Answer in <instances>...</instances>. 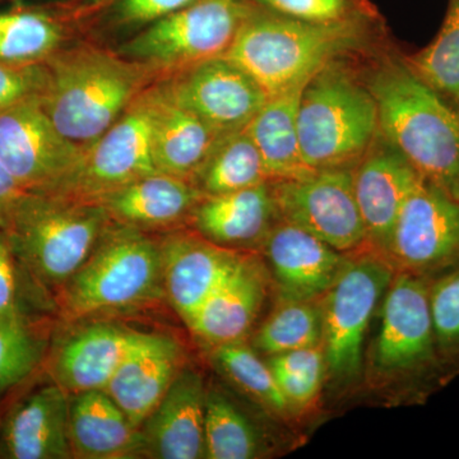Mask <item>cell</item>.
Wrapping results in <instances>:
<instances>
[{
  "instance_id": "obj_17",
  "label": "cell",
  "mask_w": 459,
  "mask_h": 459,
  "mask_svg": "<svg viewBox=\"0 0 459 459\" xmlns=\"http://www.w3.org/2000/svg\"><path fill=\"white\" fill-rule=\"evenodd\" d=\"M262 247L281 299H322L336 282L350 255L282 220L271 229Z\"/></svg>"
},
{
  "instance_id": "obj_39",
  "label": "cell",
  "mask_w": 459,
  "mask_h": 459,
  "mask_svg": "<svg viewBox=\"0 0 459 459\" xmlns=\"http://www.w3.org/2000/svg\"><path fill=\"white\" fill-rule=\"evenodd\" d=\"M268 365L273 373L294 374L319 385L327 369L323 344L271 356Z\"/></svg>"
},
{
  "instance_id": "obj_37",
  "label": "cell",
  "mask_w": 459,
  "mask_h": 459,
  "mask_svg": "<svg viewBox=\"0 0 459 459\" xmlns=\"http://www.w3.org/2000/svg\"><path fill=\"white\" fill-rule=\"evenodd\" d=\"M47 84V65H12L0 60V111L44 95Z\"/></svg>"
},
{
  "instance_id": "obj_24",
  "label": "cell",
  "mask_w": 459,
  "mask_h": 459,
  "mask_svg": "<svg viewBox=\"0 0 459 459\" xmlns=\"http://www.w3.org/2000/svg\"><path fill=\"white\" fill-rule=\"evenodd\" d=\"M204 197L192 181L157 171L102 195L96 204L111 221L147 231L190 219Z\"/></svg>"
},
{
  "instance_id": "obj_9",
  "label": "cell",
  "mask_w": 459,
  "mask_h": 459,
  "mask_svg": "<svg viewBox=\"0 0 459 459\" xmlns=\"http://www.w3.org/2000/svg\"><path fill=\"white\" fill-rule=\"evenodd\" d=\"M84 151L57 131L41 96L0 111V162L30 195H59Z\"/></svg>"
},
{
  "instance_id": "obj_15",
  "label": "cell",
  "mask_w": 459,
  "mask_h": 459,
  "mask_svg": "<svg viewBox=\"0 0 459 459\" xmlns=\"http://www.w3.org/2000/svg\"><path fill=\"white\" fill-rule=\"evenodd\" d=\"M420 178L413 166L380 132L352 168L353 192L371 249L385 255L395 220Z\"/></svg>"
},
{
  "instance_id": "obj_28",
  "label": "cell",
  "mask_w": 459,
  "mask_h": 459,
  "mask_svg": "<svg viewBox=\"0 0 459 459\" xmlns=\"http://www.w3.org/2000/svg\"><path fill=\"white\" fill-rule=\"evenodd\" d=\"M204 195H225L268 183L258 148L247 129L221 135L192 178Z\"/></svg>"
},
{
  "instance_id": "obj_8",
  "label": "cell",
  "mask_w": 459,
  "mask_h": 459,
  "mask_svg": "<svg viewBox=\"0 0 459 459\" xmlns=\"http://www.w3.org/2000/svg\"><path fill=\"white\" fill-rule=\"evenodd\" d=\"M250 12L241 0H195L151 23L126 45V56L148 69L179 71L225 56Z\"/></svg>"
},
{
  "instance_id": "obj_36",
  "label": "cell",
  "mask_w": 459,
  "mask_h": 459,
  "mask_svg": "<svg viewBox=\"0 0 459 459\" xmlns=\"http://www.w3.org/2000/svg\"><path fill=\"white\" fill-rule=\"evenodd\" d=\"M435 341L444 347L459 343V270L430 287Z\"/></svg>"
},
{
  "instance_id": "obj_7",
  "label": "cell",
  "mask_w": 459,
  "mask_h": 459,
  "mask_svg": "<svg viewBox=\"0 0 459 459\" xmlns=\"http://www.w3.org/2000/svg\"><path fill=\"white\" fill-rule=\"evenodd\" d=\"M394 273L382 253L359 250L349 255L336 282L320 299L323 350L334 377H351L360 369L365 333Z\"/></svg>"
},
{
  "instance_id": "obj_2",
  "label": "cell",
  "mask_w": 459,
  "mask_h": 459,
  "mask_svg": "<svg viewBox=\"0 0 459 459\" xmlns=\"http://www.w3.org/2000/svg\"><path fill=\"white\" fill-rule=\"evenodd\" d=\"M41 96L51 122L83 150L98 141L144 90L151 69L96 48H75L47 59Z\"/></svg>"
},
{
  "instance_id": "obj_13",
  "label": "cell",
  "mask_w": 459,
  "mask_h": 459,
  "mask_svg": "<svg viewBox=\"0 0 459 459\" xmlns=\"http://www.w3.org/2000/svg\"><path fill=\"white\" fill-rule=\"evenodd\" d=\"M169 83L181 104L217 135L247 128L268 100L258 83L225 56L181 69Z\"/></svg>"
},
{
  "instance_id": "obj_1",
  "label": "cell",
  "mask_w": 459,
  "mask_h": 459,
  "mask_svg": "<svg viewBox=\"0 0 459 459\" xmlns=\"http://www.w3.org/2000/svg\"><path fill=\"white\" fill-rule=\"evenodd\" d=\"M379 132L420 177L459 202V108L437 92L406 59L377 65L368 82Z\"/></svg>"
},
{
  "instance_id": "obj_4",
  "label": "cell",
  "mask_w": 459,
  "mask_h": 459,
  "mask_svg": "<svg viewBox=\"0 0 459 459\" xmlns=\"http://www.w3.org/2000/svg\"><path fill=\"white\" fill-rule=\"evenodd\" d=\"M298 131L307 168H352L379 135L376 99L368 84L333 60L301 91Z\"/></svg>"
},
{
  "instance_id": "obj_21",
  "label": "cell",
  "mask_w": 459,
  "mask_h": 459,
  "mask_svg": "<svg viewBox=\"0 0 459 459\" xmlns=\"http://www.w3.org/2000/svg\"><path fill=\"white\" fill-rule=\"evenodd\" d=\"M68 394L56 383L35 389L9 411L0 453L11 459L74 458L69 443Z\"/></svg>"
},
{
  "instance_id": "obj_14",
  "label": "cell",
  "mask_w": 459,
  "mask_h": 459,
  "mask_svg": "<svg viewBox=\"0 0 459 459\" xmlns=\"http://www.w3.org/2000/svg\"><path fill=\"white\" fill-rule=\"evenodd\" d=\"M382 307L376 362L380 369H413L430 360L435 333L430 289L420 274L395 272Z\"/></svg>"
},
{
  "instance_id": "obj_26",
  "label": "cell",
  "mask_w": 459,
  "mask_h": 459,
  "mask_svg": "<svg viewBox=\"0 0 459 459\" xmlns=\"http://www.w3.org/2000/svg\"><path fill=\"white\" fill-rule=\"evenodd\" d=\"M69 443L81 459H124L144 455L141 429L104 389L74 394L69 403Z\"/></svg>"
},
{
  "instance_id": "obj_10",
  "label": "cell",
  "mask_w": 459,
  "mask_h": 459,
  "mask_svg": "<svg viewBox=\"0 0 459 459\" xmlns=\"http://www.w3.org/2000/svg\"><path fill=\"white\" fill-rule=\"evenodd\" d=\"M280 220L305 230L344 255L368 246L353 192L352 168L322 169L271 181Z\"/></svg>"
},
{
  "instance_id": "obj_29",
  "label": "cell",
  "mask_w": 459,
  "mask_h": 459,
  "mask_svg": "<svg viewBox=\"0 0 459 459\" xmlns=\"http://www.w3.org/2000/svg\"><path fill=\"white\" fill-rule=\"evenodd\" d=\"M323 314L320 299H281V303L258 328L255 346L268 356L322 344Z\"/></svg>"
},
{
  "instance_id": "obj_20",
  "label": "cell",
  "mask_w": 459,
  "mask_h": 459,
  "mask_svg": "<svg viewBox=\"0 0 459 459\" xmlns=\"http://www.w3.org/2000/svg\"><path fill=\"white\" fill-rule=\"evenodd\" d=\"M181 362L183 349L174 338L142 332L105 391L141 429L183 369Z\"/></svg>"
},
{
  "instance_id": "obj_16",
  "label": "cell",
  "mask_w": 459,
  "mask_h": 459,
  "mask_svg": "<svg viewBox=\"0 0 459 459\" xmlns=\"http://www.w3.org/2000/svg\"><path fill=\"white\" fill-rule=\"evenodd\" d=\"M161 255L164 294L186 325L243 258L198 232L165 238Z\"/></svg>"
},
{
  "instance_id": "obj_35",
  "label": "cell",
  "mask_w": 459,
  "mask_h": 459,
  "mask_svg": "<svg viewBox=\"0 0 459 459\" xmlns=\"http://www.w3.org/2000/svg\"><path fill=\"white\" fill-rule=\"evenodd\" d=\"M30 285L39 283L18 261L7 232L0 230V322L31 319Z\"/></svg>"
},
{
  "instance_id": "obj_3",
  "label": "cell",
  "mask_w": 459,
  "mask_h": 459,
  "mask_svg": "<svg viewBox=\"0 0 459 459\" xmlns=\"http://www.w3.org/2000/svg\"><path fill=\"white\" fill-rule=\"evenodd\" d=\"M358 44V30L347 21L325 25L252 11L225 56L270 99L307 83Z\"/></svg>"
},
{
  "instance_id": "obj_38",
  "label": "cell",
  "mask_w": 459,
  "mask_h": 459,
  "mask_svg": "<svg viewBox=\"0 0 459 459\" xmlns=\"http://www.w3.org/2000/svg\"><path fill=\"white\" fill-rule=\"evenodd\" d=\"M280 16L310 23L342 22L349 0H261Z\"/></svg>"
},
{
  "instance_id": "obj_22",
  "label": "cell",
  "mask_w": 459,
  "mask_h": 459,
  "mask_svg": "<svg viewBox=\"0 0 459 459\" xmlns=\"http://www.w3.org/2000/svg\"><path fill=\"white\" fill-rule=\"evenodd\" d=\"M142 332L98 323L66 338L54 352L51 371L66 394L107 388Z\"/></svg>"
},
{
  "instance_id": "obj_31",
  "label": "cell",
  "mask_w": 459,
  "mask_h": 459,
  "mask_svg": "<svg viewBox=\"0 0 459 459\" xmlns=\"http://www.w3.org/2000/svg\"><path fill=\"white\" fill-rule=\"evenodd\" d=\"M406 60L425 82L459 108V0H449L434 40Z\"/></svg>"
},
{
  "instance_id": "obj_5",
  "label": "cell",
  "mask_w": 459,
  "mask_h": 459,
  "mask_svg": "<svg viewBox=\"0 0 459 459\" xmlns=\"http://www.w3.org/2000/svg\"><path fill=\"white\" fill-rule=\"evenodd\" d=\"M110 222L96 202L27 193L5 232L32 279L54 289L82 267Z\"/></svg>"
},
{
  "instance_id": "obj_11",
  "label": "cell",
  "mask_w": 459,
  "mask_h": 459,
  "mask_svg": "<svg viewBox=\"0 0 459 459\" xmlns=\"http://www.w3.org/2000/svg\"><path fill=\"white\" fill-rule=\"evenodd\" d=\"M386 259L395 270L420 274L459 264V202L420 178L402 205Z\"/></svg>"
},
{
  "instance_id": "obj_34",
  "label": "cell",
  "mask_w": 459,
  "mask_h": 459,
  "mask_svg": "<svg viewBox=\"0 0 459 459\" xmlns=\"http://www.w3.org/2000/svg\"><path fill=\"white\" fill-rule=\"evenodd\" d=\"M47 341L31 319L0 322V397L40 365Z\"/></svg>"
},
{
  "instance_id": "obj_18",
  "label": "cell",
  "mask_w": 459,
  "mask_h": 459,
  "mask_svg": "<svg viewBox=\"0 0 459 459\" xmlns=\"http://www.w3.org/2000/svg\"><path fill=\"white\" fill-rule=\"evenodd\" d=\"M156 170L192 180L221 135L177 99L169 81L144 89Z\"/></svg>"
},
{
  "instance_id": "obj_30",
  "label": "cell",
  "mask_w": 459,
  "mask_h": 459,
  "mask_svg": "<svg viewBox=\"0 0 459 459\" xmlns=\"http://www.w3.org/2000/svg\"><path fill=\"white\" fill-rule=\"evenodd\" d=\"M205 458L252 459L261 453V440L243 412L225 395L207 392Z\"/></svg>"
},
{
  "instance_id": "obj_33",
  "label": "cell",
  "mask_w": 459,
  "mask_h": 459,
  "mask_svg": "<svg viewBox=\"0 0 459 459\" xmlns=\"http://www.w3.org/2000/svg\"><path fill=\"white\" fill-rule=\"evenodd\" d=\"M212 352L214 364L241 391L273 412L285 413L291 409L270 365L243 341L214 347Z\"/></svg>"
},
{
  "instance_id": "obj_19",
  "label": "cell",
  "mask_w": 459,
  "mask_h": 459,
  "mask_svg": "<svg viewBox=\"0 0 459 459\" xmlns=\"http://www.w3.org/2000/svg\"><path fill=\"white\" fill-rule=\"evenodd\" d=\"M205 392L197 371L181 369L141 427L144 455L160 459L205 458Z\"/></svg>"
},
{
  "instance_id": "obj_32",
  "label": "cell",
  "mask_w": 459,
  "mask_h": 459,
  "mask_svg": "<svg viewBox=\"0 0 459 459\" xmlns=\"http://www.w3.org/2000/svg\"><path fill=\"white\" fill-rule=\"evenodd\" d=\"M62 30L51 18L31 12L0 14V60L35 65L53 56Z\"/></svg>"
},
{
  "instance_id": "obj_12",
  "label": "cell",
  "mask_w": 459,
  "mask_h": 459,
  "mask_svg": "<svg viewBox=\"0 0 459 459\" xmlns=\"http://www.w3.org/2000/svg\"><path fill=\"white\" fill-rule=\"evenodd\" d=\"M157 172L151 150L144 90L98 141L84 151L74 177L56 197L96 202L102 195Z\"/></svg>"
},
{
  "instance_id": "obj_25",
  "label": "cell",
  "mask_w": 459,
  "mask_h": 459,
  "mask_svg": "<svg viewBox=\"0 0 459 459\" xmlns=\"http://www.w3.org/2000/svg\"><path fill=\"white\" fill-rule=\"evenodd\" d=\"M264 295L262 271L243 256L186 325L211 349L241 342L261 312Z\"/></svg>"
},
{
  "instance_id": "obj_23",
  "label": "cell",
  "mask_w": 459,
  "mask_h": 459,
  "mask_svg": "<svg viewBox=\"0 0 459 459\" xmlns=\"http://www.w3.org/2000/svg\"><path fill=\"white\" fill-rule=\"evenodd\" d=\"M190 219L201 237L232 250L262 246L280 221L271 181L225 195H205Z\"/></svg>"
},
{
  "instance_id": "obj_41",
  "label": "cell",
  "mask_w": 459,
  "mask_h": 459,
  "mask_svg": "<svg viewBox=\"0 0 459 459\" xmlns=\"http://www.w3.org/2000/svg\"><path fill=\"white\" fill-rule=\"evenodd\" d=\"M27 193L0 162V230L5 231Z\"/></svg>"
},
{
  "instance_id": "obj_27",
  "label": "cell",
  "mask_w": 459,
  "mask_h": 459,
  "mask_svg": "<svg viewBox=\"0 0 459 459\" xmlns=\"http://www.w3.org/2000/svg\"><path fill=\"white\" fill-rule=\"evenodd\" d=\"M305 84L268 99L247 126L270 181L296 179L314 171L305 165L299 141L298 110Z\"/></svg>"
},
{
  "instance_id": "obj_40",
  "label": "cell",
  "mask_w": 459,
  "mask_h": 459,
  "mask_svg": "<svg viewBox=\"0 0 459 459\" xmlns=\"http://www.w3.org/2000/svg\"><path fill=\"white\" fill-rule=\"evenodd\" d=\"M195 0H120L119 14L129 23H153L188 7Z\"/></svg>"
},
{
  "instance_id": "obj_6",
  "label": "cell",
  "mask_w": 459,
  "mask_h": 459,
  "mask_svg": "<svg viewBox=\"0 0 459 459\" xmlns=\"http://www.w3.org/2000/svg\"><path fill=\"white\" fill-rule=\"evenodd\" d=\"M164 294L161 243L111 221L82 267L62 287L66 318L150 303Z\"/></svg>"
}]
</instances>
